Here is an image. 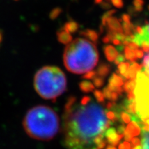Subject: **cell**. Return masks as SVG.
Listing matches in <instances>:
<instances>
[{
	"label": "cell",
	"mask_w": 149,
	"mask_h": 149,
	"mask_svg": "<svg viewBox=\"0 0 149 149\" xmlns=\"http://www.w3.org/2000/svg\"><path fill=\"white\" fill-rule=\"evenodd\" d=\"M67 80L64 72L57 66H44L36 72L34 87L40 96L55 100L66 89Z\"/></svg>",
	"instance_id": "4"
},
{
	"label": "cell",
	"mask_w": 149,
	"mask_h": 149,
	"mask_svg": "<svg viewBox=\"0 0 149 149\" xmlns=\"http://www.w3.org/2000/svg\"><path fill=\"white\" fill-rule=\"evenodd\" d=\"M137 114L142 120L149 118V75L142 70L137 72L135 88Z\"/></svg>",
	"instance_id": "5"
},
{
	"label": "cell",
	"mask_w": 149,
	"mask_h": 149,
	"mask_svg": "<svg viewBox=\"0 0 149 149\" xmlns=\"http://www.w3.org/2000/svg\"><path fill=\"white\" fill-rule=\"evenodd\" d=\"M122 22H126V23H130V16L129 15L124 13L122 15Z\"/></svg>",
	"instance_id": "30"
},
{
	"label": "cell",
	"mask_w": 149,
	"mask_h": 149,
	"mask_svg": "<svg viewBox=\"0 0 149 149\" xmlns=\"http://www.w3.org/2000/svg\"><path fill=\"white\" fill-rule=\"evenodd\" d=\"M130 66V62H122L118 65L117 68L118 70H116V73L120 74L126 79H127V73L128 70H129Z\"/></svg>",
	"instance_id": "11"
},
{
	"label": "cell",
	"mask_w": 149,
	"mask_h": 149,
	"mask_svg": "<svg viewBox=\"0 0 149 149\" xmlns=\"http://www.w3.org/2000/svg\"><path fill=\"white\" fill-rule=\"evenodd\" d=\"M124 139H125V141H128V142H129L130 141H131V139H132V138H133V137H132V136L130 135L129 133H128L126 131L124 134Z\"/></svg>",
	"instance_id": "35"
},
{
	"label": "cell",
	"mask_w": 149,
	"mask_h": 149,
	"mask_svg": "<svg viewBox=\"0 0 149 149\" xmlns=\"http://www.w3.org/2000/svg\"><path fill=\"white\" fill-rule=\"evenodd\" d=\"M112 42L113 43V44H115V45H116V46H119V45H120V44H122V42L119 40H117V39H114Z\"/></svg>",
	"instance_id": "39"
},
{
	"label": "cell",
	"mask_w": 149,
	"mask_h": 149,
	"mask_svg": "<svg viewBox=\"0 0 149 149\" xmlns=\"http://www.w3.org/2000/svg\"><path fill=\"white\" fill-rule=\"evenodd\" d=\"M96 72L93 71V70H91V71L87 72V73L84 74L83 75V78L87 79H92L96 76Z\"/></svg>",
	"instance_id": "27"
},
{
	"label": "cell",
	"mask_w": 149,
	"mask_h": 149,
	"mask_svg": "<svg viewBox=\"0 0 149 149\" xmlns=\"http://www.w3.org/2000/svg\"><path fill=\"white\" fill-rule=\"evenodd\" d=\"M124 46L123 45V44H120V45H119V46H117V48L116 49L117 50V51L119 52V53H122L123 51H124Z\"/></svg>",
	"instance_id": "38"
},
{
	"label": "cell",
	"mask_w": 149,
	"mask_h": 149,
	"mask_svg": "<svg viewBox=\"0 0 149 149\" xmlns=\"http://www.w3.org/2000/svg\"><path fill=\"white\" fill-rule=\"evenodd\" d=\"M110 71H111V66L109 64H105V63H102L99 66L96 73L97 74L98 76L104 78L110 73Z\"/></svg>",
	"instance_id": "13"
},
{
	"label": "cell",
	"mask_w": 149,
	"mask_h": 149,
	"mask_svg": "<svg viewBox=\"0 0 149 149\" xmlns=\"http://www.w3.org/2000/svg\"><path fill=\"white\" fill-rule=\"evenodd\" d=\"M84 37V36H83ZM64 64L68 71L86 74L92 70L99 61V53L95 43L87 37H78L66 44Z\"/></svg>",
	"instance_id": "2"
},
{
	"label": "cell",
	"mask_w": 149,
	"mask_h": 149,
	"mask_svg": "<svg viewBox=\"0 0 149 149\" xmlns=\"http://www.w3.org/2000/svg\"><path fill=\"white\" fill-rule=\"evenodd\" d=\"M79 88L84 93H89L95 90V86L92 83L88 81H83L79 84Z\"/></svg>",
	"instance_id": "18"
},
{
	"label": "cell",
	"mask_w": 149,
	"mask_h": 149,
	"mask_svg": "<svg viewBox=\"0 0 149 149\" xmlns=\"http://www.w3.org/2000/svg\"><path fill=\"white\" fill-rule=\"evenodd\" d=\"M119 149H131V145L128 141H123L119 145Z\"/></svg>",
	"instance_id": "28"
},
{
	"label": "cell",
	"mask_w": 149,
	"mask_h": 149,
	"mask_svg": "<svg viewBox=\"0 0 149 149\" xmlns=\"http://www.w3.org/2000/svg\"><path fill=\"white\" fill-rule=\"evenodd\" d=\"M131 144L132 145H133V146H139L141 144V140L139 139L138 137H134L131 139Z\"/></svg>",
	"instance_id": "31"
},
{
	"label": "cell",
	"mask_w": 149,
	"mask_h": 149,
	"mask_svg": "<svg viewBox=\"0 0 149 149\" xmlns=\"http://www.w3.org/2000/svg\"><path fill=\"white\" fill-rule=\"evenodd\" d=\"M131 149H142V147H141V146H140V145H139V146H133V148Z\"/></svg>",
	"instance_id": "41"
},
{
	"label": "cell",
	"mask_w": 149,
	"mask_h": 149,
	"mask_svg": "<svg viewBox=\"0 0 149 149\" xmlns=\"http://www.w3.org/2000/svg\"><path fill=\"white\" fill-rule=\"evenodd\" d=\"M126 131L133 137V136L139 135L141 133V129L140 127L137 124H136L135 123L132 122L128 123V126H126Z\"/></svg>",
	"instance_id": "12"
},
{
	"label": "cell",
	"mask_w": 149,
	"mask_h": 149,
	"mask_svg": "<svg viewBox=\"0 0 149 149\" xmlns=\"http://www.w3.org/2000/svg\"><path fill=\"white\" fill-rule=\"evenodd\" d=\"M104 149H117V148H116V147H115V146H113V145L109 144V145H108V146L106 147Z\"/></svg>",
	"instance_id": "40"
},
{
	"label": "cell",
	"mask_w": 149,
	"mask_h": 149,
	"mask_svg": "<svg viewBox=\"0 0 149 149\" xmlns=\"http://www.w3.org/2000/svg\"><path fill=\"white\" fill-rule=\"evenodd\" d=\"M121 120L123 123H125V124H128L130 123V115L128 113L123 111L121 113Z\"/></svg>",
	"instance_id": "23"
},
{
	"label": "cell",
	"mask_w": 149,
	"mask_h": 149,
	"mask_svg": "<svg viewBox=\"0 0 149 149\" xmlns=\"http://www.w3.org/2000/svg\"><path fill=\"white\" fill-rule=\"evenodd\" d=\"M93 83H94V85L97 88H100L102 86L104 85V78L102 77H100V76H95L94 78H93Z\"/></svg>",
	"instance_id": "22"
},
{
	"label": "cell",
	"mask_w": 149,
	"mask_h": 149,
	"mask_svg": "<svg viewBox=\"0 0 149 149\" xmlns=\"http://www.w3.org/2000/svg\"><path fill=\"white\" fill-rule=\"evenodd\" d=\"M24 130L30 137L38 140H50L59 132L60 123L58 115L47 106H36L24 117Z\"/></svg>",
	"instance_id": "3"
},
{
	"label": "cell",
	"mask_w": 149,
	"mask_h": 149,
	"mask_svg": "<svg viewBox=\"0 0 149 149\" xmlns=\"http://www.w3.org/2000/svg\"><path fill=\"white\" fill-rule=\"evenodd\" d=\"M135 54L136 56H137V58L141 59L144 57V51H141V50H136L135 51Z\"/></svg>",
	"instance_id": "34"
},
{
	"label": "cell",
	"mask_w": 149,
	"mask_h": 149,
	"mask_svg": "<svg viewBox=\"0 0 149 149\" xmlns=\"http://www.w3.org/2000/svg\"><path fill=\"white\" fill-rule=\"evenodd\" d=\"M148 10H149V5H148Z\"/></svg>",
	"instance_id": "43"
},
{
	"label": "cell",
	"mask_w": 149,
	"mask_h": 149,
	"mask_svg": "<svg viewBox=\"0 0 149 149\" xmlns=\"http://www.w3.org/2000/svg\"><path fill=\"white\" fill-rule=\"evenodd\" d=\"M117 133L119 134V135H124V133L126 132V130H125V126H124V123H122V124H121L120 126H118L117 128Z\"/></svg>",
	"instance_id": "29"
},
{
	"label": "cell",
	"mask_w": 149,
	"mask_h": 149,
	"mask_svg": "<svg viewBox=\"0 0 149 149\" xmlns=\"http://www.w3.org/2000/svg\"><path fill=\"white\" fill-rule=\"evenodd\" d=\"M121 108L124 111L128 113H137V106H136L135 98L134 99H125L120 104Z\"/></svg>",
	"instance_id": "8"
},
{
	"label": "cell",
	"mask_w": 149,
	"mask_h": 149,
	"mask_svg": "<svg viewBox=\"0 0 149 149\" xmlns=\"http://www.w3.org/2000/svg\"><path fill=\"white\" fill-rule=\"evenodd\" d=\"M113 5L117 8H122L124 6L123 0H111Z\"/></svg>",
	"instance_id": "25"
},
{
	"label": "cell",
	"mask_w": 149,
	"mask_h": 149,
	"mask_svg": "<svg viewBox=\"0 0 149 149\" xmlns=\"http://www.w3.org/2000/svg\"><path fill=\"white\" fill-rule=\"evenodd\" d=\"M128 13H129L130 15H136V14H137V12H136L135 8H134V7H133V6L128 7Z\"/></svg>",
	"instance_id": "37"
},
{
	"label": "cell",
	"mask_w": 149,
	"mask_h": 149,
	"mask_svg": "<svg viewBox=\"0 0 149 149\" xmlns=\"http://www.w3.org/2000/svg\"><path fill=\"white\" fill-rule=\"evenodd\" d=\"M104 137H106L108 142L110 144L113 145V146H116L119 144V142L121 141L124 135H119L117 133V130L115 128L111 127L106 130L104 133Z\"/></svg>",
	"instance_id": "6"
},
{
	"label": "cell",
	"mask_w": 149,
	"mask_h": 149,
	"mask_svg": "<svg viewBox=\"0 0 149 149\" xmlns=\"http://www.w3.org/2000/svg\"><path fill=\"white\" fill-rule=\"evenodd\" d=\"M141 135L142 149H149V130H141Z\"/></svg>",
	"instance_id": "16"
},
{
	"label": "cell",
	"mask_w": 149,
	"mask_h": 149,
	"mask_svg": "<svg viewBox=\"0 0 149 149\" xmlns=\"http://www.w3.org/2000/svg\"><path fill=\"white\" fill-rule=\"evenodd\" d=\"M126 80L125 78L122 77L120 74L113 73L109 79V85L113 87H121L124 85V81Z\"/></svg>",
	"instance_id": "10"
},
{
	"label": "cell",
	"mask_w": 149,
	"mask_h": 149,
	"mask_svg": "<svg viewBox=\"0 0 149 149\" xmlns=\"http://www.w3.org/2000/svg\"><path fill=\"white\" fill-rule=\"evenodd\" d=\"M102 8L104 9V10H108L111 8V5L108 2V1H105V2H102L101 5H100Z\"/></svg>",
	"instance_id": "32"
},
{
	"label": "cell",
	"mask_w": 149,
	"mask_h": 149,
	"mask_svg": "<svg viewBox=\"0 0 149 149\" xmlns=\"http://www.w3.org/2000/svg\"><path fill=\"white\" fill-rule=\"evenodd\" d=\"M94 97L97 100V102H99L100 104H102V105H104L105 103V97L103 94V92L100 90H95L94 91Z\"/></svg>",
	"instance_id": "20"
},
{
	"label": "cell",
	"mask_w": 149,
	"mask_h": 149,
	"mask_svg": "<svg viewBox=\"0 0 149 149\" xmlns=\"http://www.w3.org/2000/svg\"><path fill=\"white\" fill-rule=\"evenodd\" d=\"M89 96L70 97L63 114L64 143L67 149H96L94 141L108 128L106 109Z\"/></svg>",
	"instance_id": "1"
},
{
	"label": "cell",
	"mask_w": 149,
	"mask_h": 149,
	"mask_svg": "<svg viewBox=\"0 0 149 149\" xmlns=\"http://www.w3.org/2000/svg\"><path fill=\"white\" fill-rule=\"evenodd\" d=\"M107 31H111L117 33H123V28L120 21L116 17H110L107 19Z\"/></svg>",
	"instance_id": "7"
},
{
	"label": "cell",
	"mask_w": 149,
	"mask_h": 149,
	"mask_svg": "<svg viewBox=\"0 0 149 149\" xmlns=\"http://www.w3.org/2000/svg\"><path fill=\"white\" fill-rule=\"evenodd\" d=\"M104 53L105 54L107 60L110 62H113L119 55L117 50L114 46L111 45H106L104 47Z\"/></svg>",
	"instance_id": "9"
},
{
	"label": "cell",
	"mask_w": 149,
	"mask_h": 149,
	"mask_svg": "<svg viewBox=\"0 0 149 149\" xmlns=\"http://www.w3.org/2000/svg\"><path fill=\"white\" fill-rule=\"evenodd\" d=\"M102 2V0H95V3H96V4H100V3H101Z\"/></svg>",
	"instance_id": "42"
},
{
	"label": "cell",
	"mask_w": 149,
	"mask_h": 149,
	"mask_svg": "<svg viewBox=\"0 0 149 149\" xmlns=\"http://www.w3.org/2000/svg\"><path fill=\"white\" fill-rule=\"evenodd\" d=\"M116 12H117V10H115V9H112V10L107 11L105 13H104V15L102 16V18H101L102 25L103 26H105V27L107 26L108 18L110 17H111L112 15L115 14Z\"/></svg>",
	"instance_id": "19"
},
{
	"label": "cell",
	"mask_w": 149,
	"mask_h": 149,
	"mask_svg": "<svg viewBox=\"0 0 149 149\" xmlns=\"http://www.w3.org/2000/svg\"><path fill=\"white\" fill-rule=\"evenodd\" d=\"M127 46H129L130 48H132V49L134 50V51L138 50V48H139V46L135 42H129V44H128Z\"/></svg>",
	"instance_id": "33"
},
{
	"label": "cell",
	"mask_w": 149,
	"mask_h": 149,
	"mask_svg": "<svg viewBox=\"0 0 149 149\" xmlns=\"http://www.w3.org/2000/svg\"><path fill=\"white\" fill-rule=\"evenodd\" d=\"M111 93H112V91L110 90L109 88V87L107 86L105 87V88H104L103 90V94L104 95V97L106 99H107V100H111Z\"/></svg>",
	"instance_id": "26"
},
{
	"label": "cell",
	"mask_w": 149,
	"mask_h": 149,
	"mask_svg": "<svg viewBox=\"0 0 149 149\" xmlns=\"http://www.w3.org/2000/svg\"><path fill=\"white\" fill-rule=\"evenodd\" d=\"M124 55L126 59L129 60L130 62H135L137 59V56L135 54V51L130 48L128 46H126L124 48Z\"/></svg>",
	"instance_id": "15"
},
{
	"label": "cell",
	"mask_w": 149,
	"mask_h": 149,
	"mask_svg": "<svg viewBox=\"0 0 149 149\" xmlns=\"http://www.w3.org/2000/svg\"><path fill=\"white\" fill-rule=\"evenodd\" d=\"M80 35H82L84 37H87L91 41H92L93 43L96 44L97 41L98 40V34L95 31L91 29H87L85 31H81L80 32Z\"/></svg>",
	"instance_id": "14"
},
{
	"label": "cell",
	"mask_w": 149,
	"mask_h": 149,
	"mask_svg": "<svg viewBox=\"0 0 149 149\" xmlns=\"http://www.w3.org/2000/svg\"><path fill=\"white\" fill-rule=\"evenodd\" d=\"M125 59H126V57H124V55H123L122 53H120V54H119L118 55H117L116 59H115L114 64L115 65H119L120 64H121V63L124 62Z\"/></svg>",
	"instance_id": "24"
},
{
	"label": "cell",
	"mask_w": 149,
	"mask_h": 149,
	"mask_svg": "<svg viewBox=\"0 0 149 149\" xmlns=\"http://www.w3.org/2000/svg\"><path fill=\"white\" fill-rule=\"evenodd\" d=\"M136 86V79H128L124 84L123 90L126 93H134Z\"/></svg>",
	"instance_id": "17"
},
{
	"label": "cell",
	"mask_w": 149,
	"mask_h": 149,
	"mask_svg": "<svg viewBox=\"0 0 149 149\" xmlns=\"http://www.w3.org/2000/svg\"><path fill=\"white\" fill-rule=\"evenodd\" d=\"M102 42H103L104 44H109L110 42H112V41L109 35H107V36L103 37V39H102Z\"/></svg>",
	"instance_id": "36"
},
{
	"label": "cell",
	"mask_w": 149,
	"mask_h": 149,
	"mask_svg": "<svg viewBox=\"0 0 149 149\" xmlns=\"http://www.w3.org/2000/svg\"><path fill=\"white\" fill-rule=\"evenodd\" d=\"M144 0H134L133 6L136 12H141L143 10V5H144Z\"/></svg>",
	"instance_id": "21"
}]
</instances>
